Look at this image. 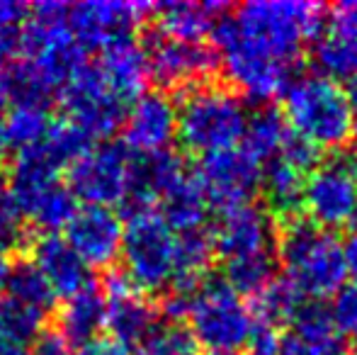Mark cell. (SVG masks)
<instances>
[{
  "label": "cell",
  "mask_w": 357,
  "mask_h": 355,
  "mask_svg": "<svg viewBox=\"0 0 357 355\" xmlns=\"http://www.w3.org/2000/svg\"><path fill=\"white\" fill-rule=\"evenodd\" d=\"M44 324H47V314L37 312L8 294H0V341L32 348V343L47 331Z\"/></svg>",
  "instance_id": "obj_30"
},
{
  "label": "cell",
  "mask_w": 357,
  "mask_h": 355,
  "mask_svg": "<svg viewBox=\"0 0 357 355\" xmlns=\"http://www.w3.org/2000/svg\"><path fill=\"white\" fill-rule=\"evenodd\" d=\"M326 32L357 42V0L335 3L326 15Z\"/></svg>",
  "instance_id": "obj_40"
},
{
  "label": "cell",
  "mask_w": 357,
  "mask_h": 355,
  "mask_svg": "<svg viewBox=\"0 0 357 355\" xmlns=\"http://www.w3.org/2000/svg\"><path fill=\"white\" fill-rule=\"evenodd\" d=\"M144 49L149 56L151 81L160 90H188L192 86L209 83L221 68L216 49L207 44H188L178 39L163 37L160 32H151L146 37Z\"/></svg>",
  "instance_id": "obj_12"
},
{
  "label": "cell",
  "mask_w": 357,
  "mask_h": 355,
  "mask_svg": "<svg viewBox=\"0 0 357 355\" xmlns=\"http://www.w3.org/2000/svg\"><path fill=\"white\" fill-rule=\"evenodd\" d=\"M10 151V144H8V134H5V127H3V119H0V163L5 161Z\"/></svg>",
  "instance_id": "obj_50"
},
{
  "label": "cell",
  "mask_w": 357,
  "mask_h": 355,
  "mask_svg": "<svg viewBox=\"0 0 357 355\" xmlns=\"http://www.w3.org/2000/svg\"><path fill=\"white\" fill-rule=\"evenodd\" d=\"M29 20V5L17 0H0V24H17L22 27Z\"/></svg>",
  "instance_id": "obj_44"
},
{
  "label": "cell",
  "mask_w": 357,
  "mask_h": 355,
  "mask_svg": "<svg viewBox=\"0 0 357 355\" xmlns=\"http://www.w3.org/2000/svg\"><path fill=\"white\" fill-rule=\"evenodd\" d=\"M29 355H71V346L56 331H44L29 348Z\"/></svg>",
  "instance_id": "obj_42"
},
{
  "label": "cell",
  "mask_w": 357,
  "mask_h": 355,
  "mask_svg": "<svg viewBox=\"0 0 357 355\" xmlns=\"http://www.w3.org/2000/svg\"><path fill=\"white\" fill-rule=\"evenodd\" d=\"M192 178L202 188L209 207L229 212L253 202L263 180V163L255 161L243 146H231L199 156Z\"/></svg>",
  "instance_id": "obj_11"
},
{
  "label": "cell",
  "mask_w": 357,
  "mask_h": 355,
  "mask_svg": "<svg viewBox=\"0 0 357 355\" xmlns=\"http://www.w3.org/2000/svg\"><path fill=\"white\" fill-rule=\"evenodd\" d=\"M153 5L122 3V0H95V3H75L68 8V32L85 49L95 52L109 47L124 37H134V29L151 15Z\"/></svg>",
  "instance_id": "obj_13"
},
{
  "label": "cell",
  "mask_w": 357,
  "mask_h": 355,
  "mask_svg": "<svg viewBox=\"0 0 357 355\" xmlns=\"http://www.w3.org/2000/svg\"><path fill=\"white\" fill-rule=\"evenodd\" d=\"M122 142L132 153H155L178 139V103L163 90H146L127 109Z\"/></svg>",
  "instance_id": "obj_16"
},
{
  "label": "cell",
  "mask_w": 357,
  "mask_h": 355,
  "mask_svg": "<svg viewBox=\"0 0 357 355\" xmlns=\"http://www.w3.org/2000/svg\"><path fill=\"white\" fill-rule=\"evenodd\" d=\"M42 146L49 153V158L63 171V168H71L73 163H78L95 146V139L68 119H59L52 124Z\"/></svg>",
  "instance_id": "obj_35"
},
{
  "label": "cell",
  "mask_w": 357,
  "mask_h": 355,
  "mask_svg": "<svg viewBox=\"0 0 357 355\" xmlns=\"http://www.w3.org/2000/svg\"><path fill=\"white\" fill-rule=\"evenodd\" d=\"M124 222L109 207H80L66 227V241L88 268H114L122 253Z\"/></svg>",
  "instance_id": "obj_17"
},
{
  "label": "cell",
  "mask_w": 357,
  "mask_h": 355,
  "mask_svg": "<svg viewBox=\"0 0 357 355\" xmlns=\"http://www.w3.org/2000/svg\"><path fill=\"white\" fill-rule=\"evenodd\" d=\"M301 307H304V299L284 278H275L263 292L255 294L253 304H250L255 322L268 324V326L275 328H280L282 324H291V319L296 317V312Z\"/></svg>",
  "instance_id": "obj_33"
},
{
  "label": "cell",
  "mask_w": 357,
  "mask_h": 355,
  "mask_svg": "<svg viewBox=\"0 0 357 355\" xmlns=\"http://www.w3.org/2000/svg\"><path fill=\"white\" fill-rule=\"evenodd\" d=\"M248 124V109L236 90L202 83L183 90L178 103V142L185 151L214 153L238 146Z\"/></svg>",
  "instance_id": "obj_4"
},
{
  "label": "cell",
  "mask_w": 357,
  "mask_h": 355,
  "mask_svg": "<svg viewBox=\"0 0 357 355\" xmlns=\"http://www.w3.org/2000/svg\"><path fill=\"white\" fill-rule=\"evenodd\" d=\"M301 212L324 232L353 224L357 212V156L338 151L321 161L304 180Z\"/></svg>",
  "instance_id": "obj_8"
},
{
  "label": "cell",
  "mask_w": 357,
  "mask_h": 355,
  "mask_svg": "<svg viewBox=\"0 0 357 355\" xmlns=\"http://www.w3.org/2000/svg\"><path fill=\"white\" fill-rule=\"evenodd\" d=\"M10 202V195H8V185H5V178L0 176V212H3V207Z\"/></svg>",
  "instance_id": "obj_51"
},
{
  "label": "cell",
  "mask_w": 357,
  "mask_h": 355,
  "mask_svg": "<svg viewBox=\"0 0 357 355\" xmlns=\"http://www.w3.org/2000/svg\"><path fill=\"white\" fill-rule=\"evenodd\" d=\"M54 119L47 109H29V107H13L8 117H3V127L8 134V144L15 151L37 146L47 139Z\"/></svg>",
  "instance_id": "obj_36"
},
{
  "label": "cell",
  "mask_w": 357,
  "mask_h": 355,
  "mask_svg": "<svg viewBox=\"0 0 357 355\" xmlns=\"http://www.w3.org/2000/svg\"><path fill=\"white\" fill-rule=\"evenodd\" d=\"M214 256V241L207 229L178 234V241H175V275L168 289L195 294L207 282Z\"/></svg>",
  "instance_id": "obj_24"
},
{
  "label": "cell",
  "mask_w": 357,
  "mask_h": 355,
  "mask_svg": "<svg viewBox=\"0 0 357 355\" xmlns=\"http://www.w3.org/2000/svg\"><path fill=\"white\" fill-rule=\"evenodd\" d=\"M212 241L216 256H221L224 261L275 253V243H278L275 214L255 202L221 212L219 224L212 232Z\"/></svg>",
  "instance_id": "obj_15"
},
{
  "label": "cell",
  "mask_w": 357,
  "mask_h": 355,
  "mask_svg": "<svg viewBox=\"0 0 357 355\" xmlns=\"http://www.w3.org/2000/svg\"><path fill=\"white\" fill-rule=\"evenodd\" d=\"M226 13L221 3H155L151 15L155 17V32L163 37L178 39L188 44H204L212 34L214 22Z\"/></svg>",
  "instance_id": "obj_21"
},
{
  "label": "cell",
  "mask_w": 357,
  "mask_h": 355,
  "mask_svg": "<svg viewBox=\"0 0 357 355\" xmlns=\"http://www.w3.org/2000/svg\"><path fill=\"white\" fill-rule=\"evenodd\" d=\"M353 229H355V236H357V212H355V217H353Z\"/></svg>",
  "instance_id": "obj_53"
},
{
  "label": "cell",
  "mask_w": 357,
  "mask_h": 355,
  "mask_svg": "<svg viewBox=\"0 0 357 355\" xmlns=\"http://www.w3.org/2000/svg\"><path fill=\"white\" fill-rule=\"evenodd\" d=\"M278 266L280 263L275 253H258V256L226 261L224 282L236 289L241 297H255L275 280Z\"/></svg>",
  "instance_id": "obj_32"
},
{
  "label": "cell",
  "mask_w": 357,
  "mask_h": 355,
  "mask_svg": "<svg viewBox=\"0 0 357 355\" xmlns=\"http://www.w3.org/2000/svg\"><path fill=\"white\" fill-rule=\"evenodd\" d=\"M345 95H348V103H350V107H353V112L357 117V73L345 81Z\"/></svg>",
  "instance_id": "obj_47"
},
{
  "label": "cell",
  "mask_w": 357,
  "mask_h": 355,
  "mask_svg": "<svg viewBox=\"0 0 357 355\" xmlns=\"http://www.w3.org/2000/svg\"><path fill=\"white\" fill-rule=\"evenodd\" d=\"M107 317V299L98 285L63 299L56 314V333L68 346H85V343L100 338Z\"/></svg>",
  "instance_id": "obj_22"
},
{
  "label": "cell",
  "mask_w": 357,
  "mask_h": 355,
  "mask_svg": "<svg viewBox=\"0 0 357 355\" xmlns=\"http://www.w3.org/2000/svg\"><path fill=\"white\" fill-rule=\"evenodd\" d=\"M188 322L197 346L209 355H238L255 331L250 304L224 280H207L197 289Z\"/></svg>",
  "instance_id": "obj_5"
},
{
  "label": "cell",
  "mask_w": 357,
  "mask_h": 355,
  "mask_svg": "<svg viewBox=\"0 0 357 355\" xmlns=\"http://www.w3.org/2000/svg\"><path fill=\"white\" fill-rule=\"evenodd\" d=\"M328 10L301 0H250L234 15L238 34L263 54L294 66L306 42H319L326 34Z\"/></svg>",
  "instance_id": "obj_2"
},
{
  "label": "cell",
  "mask_w": 357,
  "mask_h": 355,
  "mask_svg": "<svg viewBox=\"0 0 357 355\" xmlns=\"http://www.w3.org/2000/svg\"><path fill=\"white\" fill-rule=\"evenodd\" d=\"M75 355H137V353H134V348L122 346V343L112 341V338H95V341L80 346Z\"/></svg>",
  "instance_id": "obj_43"
},
{
  "label": "cell",
  "mask_w": 357,
  "mask_h": 355,
  "mask_svg": "<svg viewBox=\"0 0 357 355\" xmlns=\"http://www.w3.org/2000/svg\"><path fill=\"white\" fill-rule=\"evenodd\" d=\"M275 256L284 280L301 299L321 302L335 297L350 278L345 243L333 232L311 224L301 212L278 222Z\"/></svg>",
  "instance_id": "obj_1"
},
{
  "label": "cell",
  "mask_w": 357,
  "mask_h": 355,
  "mask_svg": "<svg viewBox=\"0 0 357 355\" xmlns=\"http://www.w3.org/2000/svg\"><path fill=\"white\" fill-rule=\"evenodd\" d=\"M314 63L319 76L331 81H348L357 73V42L326 32L314 47Z\"/></svg>",
  "instance_id": "obj_34"
},
{
  "label": "cell",
  "mask_w": 357,
  "mask_h": 355,
  "mask_svg": "<svg viewBox=\"0 0 357 355\" xmlns=\"http://www.w3.org/2000/svg\"><path fill=\"white\" fill-rule=\"evenodd\" d=\"M280 158L289 163V166H294L296 171H301L304 176H309V173L324 161V158H321V151L314 146V144L304 142V139L296 137V134H291V132H289V137H287L282 151H280Z\"/></svg>",
  "instance_id": "obj_39"
},
{
  "label": "cell",
  "mask_w": 357,
  "mask_h": 355,
  "mask_svg": "<svg viewBox=\"0 0 357 355\" xmlns=\"http://www.w3.org/2000/svg\"><path fill=\"white\" fill-rule=\"evenodd\" d=\"M10 268H13V261H10V256L5 251H0V292L5 289V282H8Z\"/></svg>",
  "instance_id": "obj_48"
},
{
  "label": "cell",
  "mask_w": 357,
  "mask_h": 355,
  "mask_svg": "<svg viewBox=\"0 0 357 355\" xmlns=\"http://www.w3.org/2000/svg\"><path fill=\"white\" fill-rule=\"evenodd\" d=\"M3 83L8 93V103L15 107L29 109H47L56 103L59 90L27 61V59H15L13 63L3 68Z\"/></svg>",
  "instance_id": "obj_27"
},
{
  "label": "cell",
  "mask_w": 357,
  "mask_h": 355,
  "mask_svg": "<svg viewBox=\"0 0 357 355\" xmlns=\"http://www.w3.org/2000/svg\"><path fill=\"white\" fill-rule=\"evenodd\" d=\"M278 355H309V353H306L291 336H282V346H280Z\"/></svg>",
  "instance_id": "obj_46"
},
{
  "label": "cell",
  "mask_w": 357,
  "mask_h": 355,
  "mask_svg": "<svg viewBox=\"0 0 357 355\" xmlns=\"http://www.w3.org/2000/svg\"><path fill=\"white\" fill-rule=\"evenodd\" d=\"M202 348L197 346L192 331L183 324H163L144 341L139 355H199Z\"/></svg>",
  "instance_id": "obj_37"
},
{
  "label": "cell",
  "mask_w": 357,
  "mask_h": 355,
  "mask_svg": "<svg viewBox=\"0 0 357 355\" xmlns=\"http://www.w3.org/2000/svg\"><path fill=\"white\" fill-rule=\"evenodd\" d=\"M105 81L127 105H132L139 95L146 93L151 81L149 56L142 42L134 37H124L102 49V56L98 61Z\"/></svg>",
  "instance_id": "obj_19"
},
{
  "label": "cell",
  "mask_w": 357,
  "mask_h": 355,
  "mask_svg": "<svg viewBox=\"0 0 357 355\" xmlns=\"http://www.w3.org/2000/svg\"><path fill=\"white\" fill-rule=\"evenodd\" d=\"M331 317L345 338H353L357 348V285H345L331 304Z\"/></svg>",
  "instance_id": "obj_38"
},
{
  "label": "cell",
  "mask_w": 357,
  "mask_h": 355,
  "mask_svg": "<svg viewBox=\"0 0 357 355\" xmlns=\"http://www.w3.org/2000/svg\"><path fill=\"white\" fill-rule=\"evenodd\" d=\"M0 355H29V348L13 346V343H5V341H0Z\"/></svg>",
  "instance_id": "obj_49"
},
{
  "label": "cell",
  "mask_w": 357,
  "mask_h": 355,
  "mask_svg": "<svg viewBox=\"0 0 357 355\" xmlns=\"http://www.w3.org/2000/svg\"><path fill=\"white\" fill-rule=\"evenodd\" d=\"M8 103V93H5V83H3V71H0V109Z\"/></svg>",
  "instance_id": "obj_52"
},
{
  "label": "cell",
  "mask_w": 357,
  "mask_h": 355,
  "mask_svg": "<svg viewBox=\"0 0 357 355\" xmlns=\"http://www.w3.org/2000/svg\"><path fill=\"white\" fill-rule=\"evenodd\" d=\"M209 209L212 207H209L202 188H199L197 180L192 176L180 180V183L160 199V217L165 219V224H168L175 234H188V232H199V229H204Z\"/></svg>",
  "instance_id": "obj_25"
},
{
  "label": "cell",
  "mask_w": 357,
  "mask_h": 355,
  "mask_svg": "<svg viewBox=\"0 0 357 355\" xmlns=\"http://www.w3.org/2000/svg\"><path fill=\"white\" fill-rule=\"evenodd\" d=\"M107 299V317L105 328L109 338L127 348L144 346V341L158 326L160 312L142 289H129L124 294H114Z\"/></svg>",
  "instance_id": "obj_20"
},
{
  "label": "cell",
  "mask_w": 357,
  "mask_h": 355,
  "mask_svg": "<svg viewBox=\"0 0 357 355\" xmlns=\"http://www.w3.org/2000/svg\"><path fill=\"white\" fill-rule=\"evenodd\" d=\"M29 258L44 273L56 297H73L93 282L90 268L80 261L63 234H37L29 241Z\"/></svg>",
  "instance_id": "obj_18"
},
{
  "label": "cell",
  "mask_w": 357,
  "mask_h": 355,
  "mask_svg": "<svg viewBox=\"0 0 357 355\" xmlns=\"http://www.w3.org/2000/svg\"><path fill=\"white\" fill-rule=\"evenodd\" d=\"M282 114L291 134L319 151H343L355 137V112L340 83L319 73L301 76L282 95Z\"/></svg>",
  "instance_id": "obj_3"
},
{
  "label": "cell",
  "mask_w": 357,
  "mask_h": 355,
  "mask_svg": "<svg viewBox=\"0 0 357 355\" xmlns=\"http://www.w3.org/2000/svg\"><path fill=\"white\" fill-rule=\"evenodd\" d=\"M287 336L294 338L309 355H348V338L321 304H304L291 319V331Z\"/></svg>",
  "instance_id": "obj_23"
},
{
  "label": "cell",
  "mask_w": 357,
  "mask_h": 355,
  "mask_svg": "<svg viewBox=\"0 0 357 355\" xmlns=\"http://www.w3.org/2000/svg\"><path fill=\"white\" fill-rule=\"evenodd\" d=\"M3 294L17 299V302L27 304V307L37 309V312H42V314L52 312L59 299L54 287L49 285V280L44 278V273L34 266L32 258L13 261V268H10Z\"/></svg>",
  "instance_id": "obj_29"
},
{
  "label": "cell",
  "mask_w": 357,
  "mask_h": 355,
  "mask_svg": "<svg viewBox=\"0 0 357 355\" xmlns=\"http://www.w3.org/2000/svg\"><path fill=\"white\" fill-rule=\"evenodd\" d=\"M59 103L68 122L88 132L93 139H112L124 127L129 105L109 88L98 63H85L78 73L59 90Z\"/></svg>",
  "instance_id": "obj_9"
},
{
  "label": "cell",
  "mask_w": 357,
  "mask_h": 355,
  "mask_svg": "<svg viewBox=\"0 0 357 355\" xmlns=\"http://www.w3.org/2000/svg\"><path fill=\"white\" fill-rule=\"evenodd\" d=\"M304 180L306 176L289 166L282 158H273L263 166V180H260V190L265 195L268 209L278 217H291V214L301 212V192H304Z\"/></svg>",
  "instance_id": "obj_26"
},
{
  "label": "cell",
  "mask_w": 357,
  "mask_h": 355,
  "mask_svg": "<svg viewBox=\"0 0 357 355\" xmlns=\"http://www.w3.org/2000/svg\"><path fill=\"white\" fill-rule=\"evenodd\" d=\"M85 54L88 52L68 32V24H42L34 20L24 22L20 56L27 59L56 90L88 63Z\"/></svg>",
  "instance_id": "obj_14"
},
{
  "label": "cell",
  "mask_w": 357,
  "mask_h": 355,
  "mask_svg": "<svg viewBox=\"0 0 357 355\" xmlns=\"http://www.w3.org/2000/svg\"><path fill=\"white\" fill-rule=\"evenodd\" d=\"M287 137H289V127L284 122V114L275 107H260L253 114H248V124H245L241 146L250 153L258 163H268L280 156Z\"/></svg>",
  "instance_id": "obj_28"
},
{
  "label": "cell",
  "mask_w": 357,
  "mask_h": 355,
  "mask_svg": "<svg viewBox=\"0 0 357 355\" xmlns=\"http://www.w3.org/2000/svg\"><path fill=\"white\" fill-rule=\"evenodd\" d=\"M175 241L178 234L165 224L158 209L124 219L122 270L144 294L170 287L175 275Z\"/></svg>",
  "instance_id": "obj_7"
},
{
  "label": "cell",
  "mask_w": 357,
  "mask_h": 355,
  "mask_svg": "<svg viewBox=\"0 0 357 355\" xmlns=\"http://www.w3.org/2000/svg\"><path fill=\"white\" fill-rule=\"evenodd\" d=\"M78 199L71 192L68 183L59 180L54 188H49L42 197L37 199V204L32 207V212L27 214V219L37 229H42V234H61L66 232V227L73 222L75 212H78Z\"/></svg>",
  "instance_id": "obj_31"
},
{
  "label": "cell",
  "mask_w": 357,
  "mask_h": 355,
  "mask_svg": "<svg viewBox=\"0 0 357 355\" xmlns=\"http://www.w3.org/2000/svg\"><path fill=\"white\" fill-rule=\"evenodd\" d=\"M345 256H348V275L355 280L357 285V236L345 246Z\"/></svg>",
  "instance_id": "obj_45"
},
{
  "label": "cell",
  "mask_w": 357,
  "mask_h": 355,
  "mask_svg": "<svg viewBox=\"0 0 357 355\" xmlns=\"http://www.w3.org/2000/svg\"><path fill=\"white\" fill-rule=\"evenodd\" d=\"M209 39L216 47L229 88L236 90L241 98L268 103L284 95V90L289 88L291 66L250 47L236 29L234 15H221L214 22Z\"/></svg>",
  "instance_id": "obj_6"
},
{
  "label": "cell",
  "mask_w": 357,
  "mask_h": 355,
  "mask_svg": "<svg viewBox=\"0 0 357 355\" xmlns=\"http://www.w3.org/2000/svg\"><path fill=\"white\" fill-rule=\"evenodd\" d=\"M134 153L124 142H100L68 168V188L85 207L122 204L129 192Z\"/></svg>",
  "instance_id": "obj_10"
},
{
  "label": "cell",
  "mask_w": 357,
  "mask_h": 355,
  "mask_svg": "<svg viewBox=\"0 0 357 355\" xmlns=\"http://www.w3.org/2000/svg\"><path fill=\"white\" fill-rule=\"evenodd\" d=\"M22 27H17V24H0V71H3L8 63H13L15 56H20Z\"/></svg>",
  "instance_id": "obj_41"
}]
</instances>
